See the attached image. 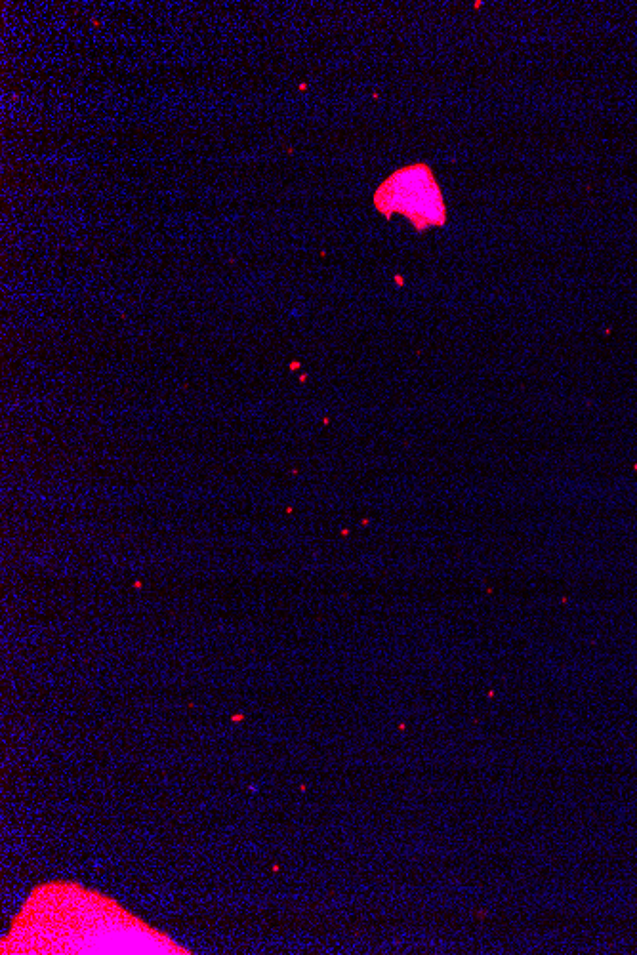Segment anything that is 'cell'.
Here are the masks:
<instances>
[{"label": "cell", "instance_id": "cell-1", "mask_svg": "<svg viewBox=\"0 0 637 955\" xmlns=\"http://www.w3.org/2000/svg\"><path fill=\"white\" fill-rule=\"evenodd\" d=\"M374 208L386 218H390L391 214L409 218L416 231L447 224L443 193L428 164H412L391 174L376 189Z\"/></svg>", "mask_w": 637, "mask_h": 955}]
</instances>
